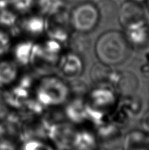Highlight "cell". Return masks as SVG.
<instances>
[{
	"label": "cell",
	"mask_w": 149,
	"mask_h": 150,
	"mask_svg": "<svg viewBox=\"0 0 149 150\" xmlns=\"http://www.w3.org/2000/svg\"><path fill=\"white\" fill-rule=\"evenodd\" d=\"M12 4L20 13H25L31 8L32 5V0H12Z\"/></svg>",
	"instance_id": "2e32d148"
},
{
	"label": "cell",
	"mask_w": 149,
	"mask_h": 150,
	"mask_svg": "<svg viewBox=\"0 0 149 150\" xmlns=\"http://www.w3.org/2000/svg\"><path fill=\"white\" fill-rule=\"evenodd\" d=\"M112 70L108 65L102 64L100 65L95 64L91 70V78L93 81L106 82L112 79Z\"/></svg>",
	"instance_id": "7c38bea8"
},
{
	"label": "cell",
	"mask_w": 149,
	"mask_h": 150,
	"mask_svg": "<svg viewBox=\"0 0 149 150\" xmlns=\"http://www.w3.org/2000/svg\"><path fill=\"white\" fill-rule=\"evenodd\" d=\"M18 75L17 67L11 62H0V85L12 83Z\"/></svg>",
	"instance_id": "52a82bcc"
},
{
	"label": "cell",
	"mask_w": 149,
	"mask_h": 150,
	"mask_svg": "<svg viewBox=\"0 0 149 150\" xmlns=\"http://www.w3.org/2000/svg\"><path fill=\"white\" fill-rule=\"evenodd\" d=\"M4 132H5V130H4V127H3L2 125L0 124V139H1V137L4 136Z\"/></svg>",
	"instance_id": "d6986e66"
},
{
	"label": "cell",
	"mask_w": 149,
	"mask_h": 150,
	"mask_svg": "<svg viewBox=\"0 0 149 150\" xmlns=\"http://www.w3.org/2000/svg\"><path fill=\"white\" fill-rule=\"evenodd\" d=\"M46 25L42 18L39 16H33L28 18L23 22V28L26 32L32 35H40L45 31Z\"/></svg>",
	"instance_id": "ba28073f"
},
{
	"label": "cell",
	"mask_w": 149,
	"mask_h": 150,
	"mask_svg": "<svg viewBox=\"0 0 149 150\" xmlns=\"http://www.w3.org/2000/svg\"><path fill=\"white\" fill-rule=\"evenodd\" d=\"M131 1H134V2H140V1H143L144 0H131Z\"/></svg>",
	"instance_id": "ffe728a7"
},
{
	"label": "cell",
	"mask_w": 149,
	"mask_h": 150,
	"mask_svg": "<svg viewBox=\"0 0 149 150\" xmlns=\"http://www.w3.org/2000/svg\"><path fill=\"white\" fill-rule=\"evenodd\" d=\"M60 72L67 77L72 78L80 76L83 70V64L78 54L72 52L64 54L58 63Z\"/></svg>",
	"instance_id": "277c9868"
},
{
	"label": "cell",
	"mask_w": 149,
	"mask_h": 150,
	"mask_svg": "<svg viewBox=\"0 0 149 150\" xmlns=\"http://www.w3.org/2000/svg\"><path fill=\"white\" fill-rule=\"evenodd\" d=\"M96 146L95 138L88 132H80L74 135L72 143L74 150H94Z\"/></svg>",
	"instance_id": "8992f818"
},
{
	"label": "cell",
	"mask_w": 149,
	"mask_h": 150,
	"mask_svg": "<svg viewBox=\"0 0 149 150\" xmlns=\"http://www.w3.org/2000/svg\"><path fill=\"white\" fill-rule=\"evenodd\" d=\"M143 11L137 2L131 1L125 2L120 9L119 21L123 28L143 19Z\"/></svg>",
	"instance_id": "5b68a950"
},
{
	"label": "cell",
	"mask_w": 149,
	"mask_h": 150,
	"mask_svg": "<svg viewBox=\"0 0 149 150\" xmlns=\"http://www.w3.org/2000/svg\"><path fill=\"white\" fill-rule=\"evenodd\" d=\"M96 56L101 63L117 65L125 60L129 53V42L125 35L115 30L102 34L96 42Z\"/></svg>",
	"instance_id": "6da1fadb"
},
{
	"label": "cell",
	"mask_w": 149,
	"mask_h": 150,
	"mask_svg": "<svg viewBox=\"0 0 149 150\" xmlns=\"http://www.w3.org/2000/svg\"><path fill=\"white\" fill-rule=\"evenodd\" d=\"M91 98L93 104L97 107H106L105 105H109L114 100L113 95L110 91L106 89H102V95L100 89L95 90L92 94Z\"/></svg>",
	"instance_id": "4fadbf2b"
},
{
	"label": "cell",
	"mask_w": 149,
	"mask_h": 150,
	"mask_svg": "<svg viewBox=\"0 0 149 150\" xmlns=\"http://www.w3.org/2000/svg\"><path fill=\"white\" fill-rule=\"evenodd\" d=\"M69 89L56 78L43 79L38 90V99L45 105H58L65 101Z\"/></svg>",
	"instance_id": "3957f363"
},
{
	"label": "cell",
	"mask_w": 149,
	"mask_h": 150,
	"mask_svg": "<svg viewBox=\"0 0 149 150\" xmlns=\"http://www.w3.org/2000/svg\"><path fill=\"white\" fill-rule=\"evenodd\" d=\"M138 150H146V149H138Z\"/></svg>",
	"instance_id": "44dd1931"
},
{
	"label": "cell",
	"mask_w": 149,
	"mask_h": 150,
	"mask_svg": "<svg viewBox=\"0 0 149 150\" xmlns=\"http://www.w3.org/2000/svg\"><path fill=\"white\" fill-rule=\"evenodd\" d=\"M36 46H33L31 43L20 44L15 50V57L20 63L27 64L32 61L35 54Z\"/></svg>",
	"instance_id": "9c48e42d"
},
{
	"label": "cell",
	"mask_w": 149,
	"mask_h": 150,
	"mask_svg": "<svg viewBox=\"0 0 149 150\" xmlns=\"http://www.w3.org/2000/svg\"><path fill=\"white\" fill-rule=\"evenodd\" d=\"M99 18L97 7L89 2L77 5L70 14V22L72 27L76 32L85 34L96 27Z\"/></svg>",
	"instance_id": "7a4b0ae2"
},
{
	"label": "cell",
	"mask_w": 149,
	"mask_h": 150,
	"mask_svg": "<svg viewBox=\"0 0 149 150\" xmlns=\"http://www.w3.org/2000/svg\"><path fill=\"white\" fill-rule=\"evenodd\" d=\"M22 150H53L48 145L36 140L27 141L23 145Z\"/></svg>",
	"instance_id": "9a60e30c"
},
{
	"label": "cell",
	"mask_w": 149,
	"mask_h": 150,
	"mask_svg": "<svg viewBox=\"0 0 149 150\" xmlns=\"http://www.w3.org/2000/svg\"><path fill=\"white\" fill-rule=\"evenodd\" d=\"M10 47V39L7 35L0 31V55L4 54Z\"/></svg>",
	"instance_id": "e0dca14e"
},
{
	"label": "cell",
	"mask_w": 149,
	"mask_h": 150,
	"mask_svg": "<svg viewBox=\"0 0 149 150\" xmlns=\"http://www.w3.org/2000/svg\"><path fill=\"white\" fill-rule=\"evenodd\" d=\"M99 17L108 19L111 16H115L117 10V5L112 0H103L97 7Z\"/></svg>",
	"instance_id": "5bb4252c"
},
{
	"label": "cell",
	"mask_w": 149,
	"mask_h": 150,
	"mask_svg": "<svg viewBox=\"0 0 149 150\" xmlns=\"http://www.w3.org/2000/svg\"><path fill=\"white\" fill-rule=\"evenodd\" d=\"M4 113H5V106L4 105V98L0 92V118L4 116Z\"/></svg>",
	"instance_id": "ac0fdd59"
},
{
	"label": "cell",
	"mask_w": 149,
	"mask_h": 150,
	"mask_svg": "<svg viewBox=\"0 0 149 150\" xmlns=\"http://www.w3.org/2000/svg\"><path fill=\"white\" fill-rule=\"evenodd\" d=\"M38 6L41 13L52 16L60 11L62 3L61 0H39Z\"/></svg>",
	"instance_id": "8fae6325"
},
{
	"label": "cell",
	"mask_w": 149,
	"mask_h": 150,
	"mask_svg": "<svg viewBox=\"0 0 149 150\" xmlns=\"http://www.w3.org/2000/svg\"><path fill=\"white\" fill-rule=\"evenodd\" d=\"M84 34L85 33L77 32L72 35L70 42L72 52L79 54L80 52H84L89 48L90 40Z\"/></svg>",
	"instance_id": "30bf717a"
}]
</instances>
